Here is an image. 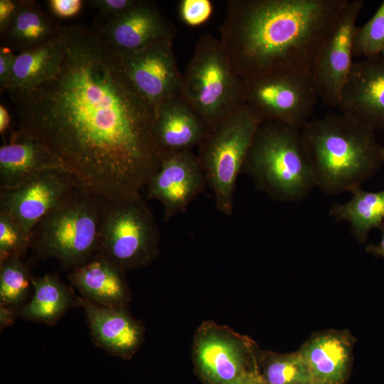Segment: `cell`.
I'll list each match as a JSON object with an SVG mask.
<instances>
[{
  "label": "cell",
  "mask_w": 384,
  "mask_h": 384,
  "mask_svg": "<svg viewBox=\"0 0 384 384\" xmlns=\"http://www.w3.org/2000/svg\"><path fill=\"white\" fill-rule=\"evenodd\" d=\"M31 235L16 222L0 213V264L12 257H22L31 245Z\"/></svg>",
  "instance_id": "cell-29"
},
{
  "label": "cell",
  "mask_w": 384,
  "mask_h": 384,
  "mask_svg": "<svg viewBox=\"0 0 384 384\" xmlns=\"http://www.w3.org/2000/svg\"><path fill=\"white\" fill-rule=\"evenodd\" d=\"M361 0H349L336 24L319 50L311 74L319 98L338 107L353 60L356 21L363 7Z\"/></svg>",
  "instance_id": "cell-10"
},
{
  "label": "cell",
  "mask_w": 384,
  "mask_h": 384,
  "mask_svg": "<svg viewBox=\"0 0 384 384\" xmlns=\"http://www.w3.org/2000/svg\"><path fill=\"white\" fill-rule=\"evenodd\" d=\"M54 171L72 173L50 149L20 129L0 146V189L14 188L38 174Z\"/></svg>",
  "instance_id": "cell-17"
},
{
  "label": "cell",
  "mask_w": 384,
  "mask_h": 384,
  "mask_svg": "<svg viewBox=\"0 0 384 384\" xmlns=\"http://www.w3.org/2000/svg\"><path fill=\"white\" fill-rule=\"evenodd\" d=\"M243 83L245 103L263 121L299 129L309 120L319 99L311 73H273Z\"/></svg>",
  "instance_id": "cell-9"
},
{
  "label": "cell",
  "mask_w": 384,
  "mask_h": 384,
  "mask_svg": "<svg viewBox=\"0 0 384 384\" xmlns=\"http://www.w3.org/2000/svg\"><path fill=\"white\" fill-rule=\"evenodd\" d=\"M348 1H227L220 40L235 73L242 80L311 73Z\"/></svg>",
  "instance_id": "cell-2"
},
{
  "label": "cell",
  "mask_w": 384,
  "mask_h": 384,
  "mask_svg": "<svg viewBox=\"0 0 384 384\" xmlns=\"http://www.w3.org/2000/svg\"><path fill=\"white\" fill-rule=\"evenodd\" d=\"M240 384H266L258 370L252 372Z\"/></svg>",
  "instance_id": "cell-38"
},
{
  "label": "cell",
  "mask_w": 384,
  "mask_h": 384,
  "mask_svg": "<svg viewBox=\"0 0 384 384\" xmlns=\"http://www.w3.org/2000/svg\"><path fill=\"white\" fill-rule=\"evenodd\" d=\"M174 40H162L119 55L124 71L154 110L164 100L181 93Z\"/></svg>",
  "instance_id": "cell-12"
},
{
  "label": "cell",
  "mask_w": 384,
  "mask_h": 384,
  "mask_svg": "<svg viewBox=\"0 0 384 384\" xmlns=\"http://www.w3.org/2000/svg\"><path fill=\"white\" fill-rule=\"evenodd\" d=\"M181 20L190 26H198L208 20L213 11L209 0H181L178 6Z\"/></svg>",
  "instance_id": "cell-30"
},
{
  "label": "cell",
  "mask_w": 384,
  "mask_h": 384,
  "mask_svg": "<svg viewBox=\"0 0 384 384\" xmlns=\"http://www.w3.org/2000/svg\"><path fill=\"white\" fill-rule=\"evenodd\" d=\"M18 311L15 306L0 304V328L1 330L9 326L14 323L16 316H18Z\"/></svg>",
  "instance_id": "cell-35"
},
{
  "label": "cell",
  "mask_w": 384,
  "mask_h": 384,
  "mask_svg": "<svg viewBox=\"0 0 384 384\" xmlns=\"http://www.w3.org/2000/svg\"><path fill=\"white\" fill-rule=\"evenodd\" d=\"M242 171L259 191L280 202H299L316 188L301 129L278 122L261 124Z\"/></svg>",
  "instance_id": "cell-4"
},
{
  "label": "cell",
  "mask_w": 384,
  "mask_h": 384,
  "mask_svg": "<svg viewBox=\"0 0 384 384\" xmlns=\"http://www.w3.org/2000/svg\"><path fill=\"white\" fill-rule=\"evenodd\" d=\"M10 124V115L6 108L0 105V133L4 135Z\"/></svg>",
  "instance_id": "cell-37"
},
{
  "label": "cell",
  "mask_w": 384,
  "mask_h": 384,
  "mask_svg": "<svg viewBox=\"0 0 384 384\" xmlns=\"http://www.w3.org/2000/svg\"><path fill=\"white\" fill-rule=\"evenodd\" d=\"M263 122L244 104L211 129L198 146L197 157L215 208L225 215L233 214L237 179Z\"/></svg>",
  "instance_id": "cell-7"
},
{
  "label": "cell",
  "mask_w": 384,
  "mask_h": 384,
  "mask_svg": "<svg viewBox=\"0 0 384 384\" xmlns=\"http://www.w3.org/2000/svg\"><path fill=\"white\" fill-rule=\"evenodd\" d=\"M21 1H0V31H4L16 16Z\"/></svg>",
  "instance_id": "cell-34"
},
{
  "label": "cell",
  "mask_w": 384,
  "mask_h": 384,
  "mask_svg": "<svg viewBox=\"0 0 384 384\" xmlns=\"http://www.w3.org/2000/svg\"><path fill=\"white\" fill-rule=\"evenodd\" d=\"M301 132L316 187L327 195L361 188L384 162L375 130L344 113L309 120Z\"/></svg>",
  "instance_id": "cell-3"
},
{
  "label": "cell",
  "mask_w": 384,
  "mask_h": 384,
  "mask_svg": "<svg viewBox=\"0 0 384 384\" xmlns=\"http://www.w3.org/2000/svg\"><path fill=\"white\" fill-rule=\"evenodd\" d=\"M181 94L213 129L245 103L243 80L220 40L205 33L182 73Z\"/></svg>",
  "instance_id": "cell-6"
},
{
  "label": "cell",
  "mask_w": 384,
  "mask_h": 384,
  "mask_svg": "<svg viewBox=\"0 0 384 384\" xmlns=\"http://www.w3.org/2000/svg\"><path fill=\"white\" fill-rule=\"evenodd\" d=\"M123 270L100 253L73 269L68 279L82 297L105 307H123L127 289Z\"/></svg>",
  "instance_id": "cell-21"
},
{
  "label": "cell",
  "mask_w": 384,
  "mask_h": 384,
  "mask_svg": "<svg viewBox=\"0 0 384 384\" xmlns=\"http://www.w3.org/2000/svg\"><path fill=\"white\" fill-rule=\"evenodd\" d=\"M53 14L58 18H69L77 15L82 9L81 0H50L48 1Z\"/></svg>",
  "instance_id": "cell-33"
},
{
  "label": "cell",
  "mask_w": 384,
  "mask_h": 384,
  "mask_svg": "<svg viewBox=\"0 0 384 384\" xmlns=\"http://www.w3.org/2000/svg\"><path fill=\"white\" fill-rule=\"evenodd\" d=\"M98 233L97 252L123 271L146 265L157 255L159 230L141 194L100 198Z\"/></svg>",
  "instance_id": "cell-8"
},
{
  "label": "cell",
  "mask_w": 384,
  "mask_h": 384,
  "mask_svg": "<svg viewBox=\"0 0 384 384\" xmlns=\"http://www.w3.org/2000/svg\"><path fill=\"white\" fill-rule=\"evenodd\" d=\"M61 26L36 1H21L14 19L2 31L4 46L20 52L56 39Z\"/></svg>",
  "instance_id": "cell-22"
},
{
  "label": "cell",
  "mask_w": 384,
  "mask_h": 384,
  "mask_svg": "<svg viewBox=\"0 0 384 384\" xmlns=\"http://www.w3.org/2000/svg\"><path fill=\"white\" fill-rule=\"evenodd\" d=\"M353 53L363 58L384 54V1L366 23L357 26Z\"/></svg>",
  "instance_id": "cell-28"
},
{
  "label": "cell",
  "mask_w": 384,
  "mask_h": 384,
  "mask_svg": "<svg viewBox=\"0 0 384 384\" xmlns=\"http://www.w3.org/2000/svg\"><path fill=\"white\" fill-rule=\"evenodd\" d=\"M373 129H384V54L354 61L338 105Z\"/></svg>",
  "instance_id": "cell-16"
},
{
  "label": "cell",
  "mask_w": 384,
  "mask_h": 384,
  "mask_svg": "<svg viewBox=\"0 0 384 384\" xmlns=\"http://www.w3.org/2000/svg\"><path fill=\"white\" fill-rule=\"evenodd\" d=\"M79 183L68 171L38 174L14 188L0 189V213L31 235L36 224Z\"/></svg>",
  "instance_id": "cell-11"
},
{
  "label": "cell",
  "mask_w": 384,
  "mask_h": 384,
  "mask_svg": "<svg viewBox=\"0 0 384 384\" xmlns=\"http://www.w3.org/2000/svg\"><path fill=\"white\" fill-rule=\"evenodd\" d=\"M16 55L10 48L1 46L0 48V90H7L12 74Z\"/></svg>",
  "instance_id": "cell-32"
},
{
  "label": "cell",
  "mask_w": 384,
  "mask_h": 384,
  "mask_svg": "<svg viewBox=\"0 0 384 384\" xmlns=\"http://www.w3.org/2000/svg\"><path fill=\"white\" fill-rule=\"evenodd\" d=\"M383 160H384V146H383Z\"/></svg>",
  "instance_id": "cell-39"
},
{
  "label": "cell",
  "mask_w": 384,
  "mask_h": 384,
  "mask_svg": "<svg viewBox=\"0 0 384 384\" xmlns=\"http://www.w3.org/2000/svg\"><path fill=\"white\" fill-rule=\"evenodd\" d=\"M152 132L161 154L191 151L203 142L210 129L180 93L157 107Z\"/></svg>",
  "instance_id": "cell-18"
},
{
  "label": "cell",
  "mask_w": 384,
  "mask_h": 384,
  "mask_svg": "<svg viewBox=\"0 0 384 384\" xmlns=\"http://www.w3.org/2000/svg\"><path fill=\"white\" fill-rule=\"evenodd\" d=\"M62 58L50 79L8 91L19 129L46 146L98 197L138 196L161 164L155 110L97 28L61 26Z\"/></svg>",
  "instance_id": "cell-1"
},
{
  "label": "cell",
  "mask_w": 384,
  "mask_h": 384,
  "mask_svg": "<svg viewBox=\"0 0 384 384\" xmlns=\"http://www.w3.org/2000/svg\"><path fill=\"white\" fill-rule=\"evenodd\" d=\"M33 295L18 311V316L53 325L68 311L72 302L68 288L52 274L32 278Z\"/></svg>",
  "instance_id": "cell-25"
},
{
  "label": "cell",
  "mask_w": 384,
  "mask_h": 384,
  "mask_svg": "<svg viewBox=\"0 0 384 384\" xmlns=\"http://www.w3.org/2000/svg\"><path fill=\"white\" fill-rule=\"evenodd\" d=\"M117 55L138 50L162 40H174L175 28L154 1L137 0L134 6L116 16L106 18L97 28Z\"/></svg>",
  "instance_id": "cell-15"
},
{
  "label": "cell",
  "mask_w": 384,
  "mask_h": 384,
  "mask_svg": "<svg viewBox=\"0 0 384 384\" xmlns=\"http://www.w3.org/2000/svg\"><path fill=\"white\" fill-rule=\"evenodd\" d=\"M260 375L266 384H313L309 369L299 352L270 353Z\"/></svg>",
  "instance_id": "cell-26"
},
{
  "label": "cell",
  "mask_w": 384,
  "mask_h": 384,
  "mask_svg": "<svg viewBox=\"0 0 384 384\" xmlns=\"http://www.w3.org/2000/svg\"><path fill=\"white\" fill-rule=\"evenodd\" d=\"M353 341L346 331H327L311 337L298 351L313 384H343L350 370Z\"/></svg>",
  "instance_id": "cell-20"
},
{
  "label": "cell",
  "mask_w": 384,
  "mask_h": 384,
  "mask_svg": "<svg viewBox=\"0 0 384 384\" xmlns=\"http://www.w3.org/2000/svg\"><path fill=\"white\" fill-rule=\"evenodd\" d=\"M95 343L110 354L129 358L142 341V330L123 307H105L78 297Z\"/></svg>",
  "instance_id": "cell-19"
},
{
  "label": "cell",
  "mask_w": 384,
  "mask_h": 384,
  "mask_svg": "<svg viewBox=\"0 0 384 384\" xmlns=\"http://www.w3.org/2000/svg\"><path fill=\"white\" fill-rule=\"evenodd\" d=\"M207 183L198 159L191 151L163 152L161 164L147 183V198L158 201L168 221L184 212Z\"/></svg>",
  "instance_id": "cell-13"
},
{
  "label": "cell",
  "mask_w": 384,
  "mask_h": 384,
  "mask_svg": "<svg viewBox=\"0 0 384 384\" xmlns=\"http://www.w3.org/2000/svg\"><path fill=\"white\" fill-rule=\"evenodd\" d=\"M382 233V238L378 245H368L366 251L375 257L384 258V222L379 228Z\"/></svg>",
  "instance_id": "cell-36"
},
{
  "label": "cell",
  "mask_w": 384,
  "mask_h": 384,
  "mask_svg": "<svg viewBox=\"0 0 384 384\" xmlns=\"http://www.w3.org/2000/svg\"><path fill=\"white\" fill-rule=\"evenodd\" d=\"M100 201L79 183L36 224L30 247L73 269L86 262L98 250Z\"/></svg>",
  "instance_id": "cell-5"
},
{
  "label": "cell",
  "mask_w": 384,
  "mask_h": 384,
  "mask_svg": "<svg viewBox=\"0 0 384 384\" xmlns=\"http://www.w3.org/2000/svg\"><path fill=\"white\" fill-rule=\"evenodd\" d=\"M137 0H92L89 3L105 18L119 15L135 4Z\"/></svg>",
  "instance_id": "cell-31"
},
{
  "label": "cell",
  "mask_w": 384,
  "mask_h": 384,
  "mask_svg": "<svg viewBox=\"0 0 384 384\" xmlns=\"http://www.w3.org/2000/svg\"><path fill=\"white\" fill-rule=\"evenodd\" d=\"M32 277L20 257H12L0 264V304L17 306L28 295Z\"/></svg>",
  "instance_id": "cell-27"
},
{
  "label": "cell",
  "mask_w": 384,
  "mask_h": 384,
  "mask_svg": "<svg viewBox=\"0 0 384 384\" xmlns=\"http://www.w3.org/2000/svg\"><path fill=\"white\" fill-rule=\"evenodd\" d=\"M61 58L60 33L50 42L20 52L16 56L7 91L31 89L50 79L58 71Z\"/></svg>",
  "instance_id": "cell-23"
},
{
  "label": "cell",
  "mask_w": 384,
  "mask_h": 384,
  "mask_svg": "<svg viewBox=\"0 0 384 384\" xmlns=\"http://www.w3.org/2000/svg\"><path fill=\"white\" fill-rule=\"evenodd\" d=\"M351 195L347 202L333 204L329 215L338 222H348L353 237L364 243L370 230L379 229L384 222V189L370 192L361 187Z\"/></svg>",
  "instance_id": "cell-24"
},
{
  "label": "cell",
  "mask_w": 384,
  "mask_h": 384,
  "mask_svg": "<svg viewBox=\"0 0 384 384\" xmlns=\"http://www.w3.org/2000/svg\"><path fill=\"white\" fill-rule=\"evenodd\" d=\"M248 346L225 329L204 328L195 341L197 370L208 384H240L252 372Z\"/></svg>",
  "instance_id": "cell-14"
}]
</instances>
